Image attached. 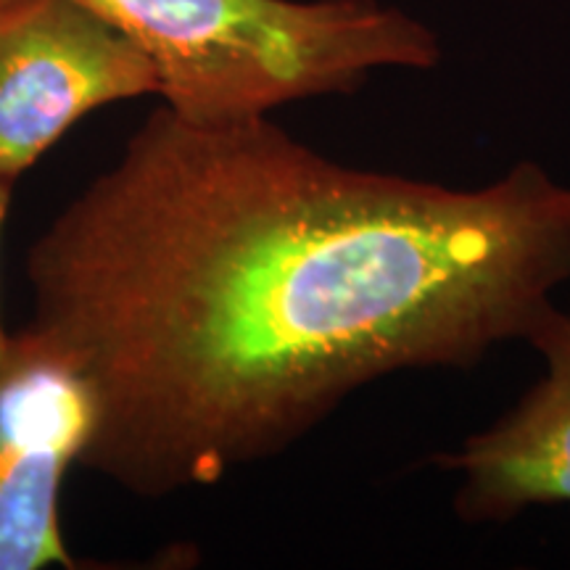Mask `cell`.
I'll return each instance as SVG.
<instances>
[{"mask_svg": "<svg viewBox=\"0 0 570 570\" xmlns=\"http://www.w3.org/2000/svg\"><path fill=\"white\" fill-rule=\"evenodd\" d=\"M159 96L154 63L77 0H0V180L96 109Z\"/></svg>", "mask_w": 570, "mask_h": 570, "instance_id": "obj_3", "label": "cell"}, {"mask_svg": "<svg viewBox=\"0 0 570 570\" xmlns=\"http://www.w3.org/2000/svg\"><path fill=\"white\" fill-rule=\"evenodd\" d=\"M544 375L487 431L433 462L458 475L465 523H508L541 504H570V312L558 304L525 336Z\"/></svg>", "mask_w": 570, "mask_h": 570, "instance_id": "obj_5", "label": "cell"}, {"mask_svg": "<svg viewBox=\"0 0 570 570\" xmlns=\"http://www.w3.org/2000/svg\"><path fill=\"white\" fill-rule=\"evenodd\" d=\"M154 63L177 117L225 125L433 69L431 27L381 0H77Z\"/></svg>", "mask_w": 570, "mask_h": 570, "instance_id": "obj_2", "label": "cell"}, {"mask_svg": "<svg viewBox=\"0 0 570 570\" xmlns=\"http://www.w3.org/2000/svg\"><path fill=\"white\" fill-rule=\"evenodd\" d=\"M92 428L82 377L30 325L0 362V570L75 568L61 489Z\"/></svg>", "mask_w": 570, "mask_h": 570, "instance_id": "obj_4", "label": "cell"}, {"mask_svg": "<svg viewBox=\"0 0 570 570\" xmlns=\"http://www.w3.org/2000/svg\"><path fill=\"white\" fill-rule=\"evenodd\" d=\"M27 281L30 327L88 389L80 465L164 499L277 458L377 377L525 341L570 281V185L525 159L449 188L161 106Z\"/></svg>", "mask_w": 570, "mask_h": 570, "instance_id": "obj_1", "label": "cell"}, {"mask_svg": "<svg viewBox=\"0 0 570 570\" xmlns=\"http://www.w3.org/2000/svg\"><path fill=\"white\" fill-rule=\"evenodd\" d=\"M11 190H13V185H11V183H3V180H0V238H3V225H6V214H9ZM9 341H11V333H6L3 320H0V362H3L6 348H9Z\"/></svg>", "mask_w": 570, "mask_h": 570, "instance_id": "obj_6", "label": "cell"}]
</instances>
